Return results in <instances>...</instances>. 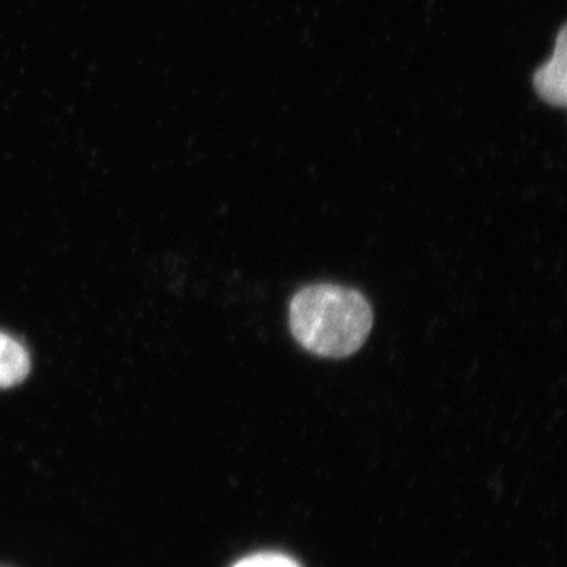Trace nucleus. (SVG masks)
Wrapping results in <instances>:
<instances>
[{"instance_id": "obj_2", "label": "nucleus", "mask_w": 567, "mask_h": 567, "mask_svg": "<svg viewBox=\"0 0 567 567\" xmlns=\"http://www.w3.org/2000/svg\"><path fill=\"white\" fill-rule=\"evenodd\" d=\"M535 87L540 99L554 106L566 103V39L565 29L558 37L557 48L550 61L537 70Z\"/></svg>"}, {"instance_id": "obj_3", "label": "nucleus", "mask_w": 567, "mask_h": 567, "mask_svg": "<svg viewBox=\"0 0 567 567\" xmlns=\"http://www.w3.org/2000/svg\"><path fill=\"white\" fill-rule=\"evenodd\" d=\"M31 372V357L17 339L0 333V390L20 385Z\"/></svg>"}, {"instance_id": "obj_1", "label": "nucleus", "mask_w": 567, "mask_h": 567, "mask_svg": "<svg viewBox=\"0 0 567 567\" xmlns=\"http://www.w3.org/2000/svg\"><path fill=\"white\" fill-rule=\"evenodd\" d=\"M290 331L298 344L323 358H346L363 347L374 323L368 298L336 284H312L293 295Z\"/></svg>"}, {"instance_id": "obj_4", "label": "nucleus", "mask_w": 567, "mask_h": 567, "mask_svg": "<svg viewBox=\"0 0 567 567\" xmlns=\"http://www.w3.org/2000/svg\"><path fill=\"white\" fill-rule=\"evenodd\" d=\"M233 567H301L295 559L281 554H256L240 559Z\"/></svg>"}]
</instances>
